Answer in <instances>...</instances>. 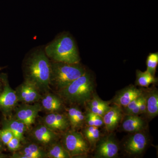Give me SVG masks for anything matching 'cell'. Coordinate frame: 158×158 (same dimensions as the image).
<instances>
[{
    "instance_id": "cell-28",
    "label": "cell",
    "mask_w": 158,
    "mask_h": 158,
    "mask_svg": "<svg viewBox=\"0 0 158 158\" xmlns=\"http://www.w3.org/2000/svg\"><path fill=\"white\" fill-rule=\"evenodd\" d=\"M21 141L19 138L14 136L8 142V144H6V145L9 150L15 152L19 150L21 147Z\"/></svg>"
},
{
    "instance_id": "cell-29",
    "label": "cell",
    "mask_w": 158,
    "mask_h": 158,
    "mask_svg": "<svg viewBox=\"0 0 158 158\" xmlns=\"http://www.w3.org/2000/svg\"><path fill=\"white\" fill-rule=\"evenodd\" d=\"M146 108H147V104H146V91L145 89L144 96L141 100L140 106H139L140 115L141 114L145 115L146 112Z\"/></svg>"
},
{
    "instance_id": "cell-21",
    "label": "cell",
    "mask_w": 158,
    "mask_h": 158,
    "mask_svg": "<svg viewBox=\"0 0 158 158\" xmlns=\"http://www.w3.org/2000/svg\"><path fill=\"white\" fill-rule=\"evenodd\" d=\"M3 128L10 130L14 136L19 138L21 142L24 140V135L26 131L28 129L23 123L15 118L5 121Z\"/></svg>"
},
{
    "instance_id": "cell-17",
    "label": "cell",
    "mask_w": 158,
    "mask_h": 158,
    "mask_svg": "<svg viewBox=\"0 0 158 158\" xmlns=\"http://www.w3.org/2000/svg\"><path fill=\"white\" fill-rule=\"evenodd\" d=\"M41 105L42 109L49 113L62 112L65 107L64 102L59 95L52 93H46L41 97Z\"/></svg>"
},
{
    "instance_id": "cell-12",
    "label": "cell",
    "mask_w": 158,
    "mask_h": 158,
    "mask_svg": "<svg viewBox=\"0 0 158 158\" xmlns=\"http://www.w3.org/2000/svg\"><path fill=\"white\" fill-rule=\"evenodd\" d=\"M148 120L139 115H125L119 125V129L129 133L137 132L147 130Z\"/></svg>"
},
{
    "instance_id": "cell-10",
    "label": "cell",
    "mask_w": 158,
    "mask_h": 158,
    "mask_svg": "<svg viewBox=\"0 0 158 158\" xmlns=\"http://www.w3.org/2000/svg\"><path fill=\"white\" fill-rule=\"evenodd\" d=\"M144 89L137 88V86L130 85L116 92L111 100V104L119 106L123 109L129 103L143 93Z\"/></svg>"
},
{
    "instance_id": "cell-3",
    "label": "cell",
    "mask_w": 158,
    "mask_h": 158,
    "mask_svg": "<svg viewBox=\"0 0 158 158\" xmlns=\"http://www.w3.org/2000/svg\"><path fill=\"white\" fill-rule=\"evenodd\" d=\"M46 55L51 61L74 64L81 58L74 40L68 33H63L46 46Z\"/></svg>"
},
{
    "instance_id": "cell-31",
    "label": "cell",
    "mask_w": 158,
    "mask_h": 158,
    "mask_svg": "<svg viewBox=\"0 0 158 158\" xmlns=\"http://www.w3.org/2000/svg\"><path fill=\"white\" fill-rule=\"evenodd\" d=\"M3 143L1 141V138H0V151H1V149L2 148Z\"/></svg>"
},
{
    "instance_id": "cell-1",
    "label": "cell",
    "mask_w": 158,
    "mask_h": 158,
    "mask_svg": "<svg viewBox=\"0 0 158 158\" xmlns=\"http://www.w3.org/2000/svg\"><path fill=\"white\" fill-rule=\"evenodd\" d=\"M25 80L34 84L41 92H47L50 86L51 60L44 49L33 51L26 58L23 66Z\"/></svg>"
},
{
    "instance_id": "cell-19",
    "label": "cell",
    "mask_w": 158,
    "mask_h": 158,
    "mask_svg": "<svg viewBox=\"0 0 158 158\" xmlns=\"http://www.w3.org/2000/svg\"><path fill=\"white\" fill-rule=\"evenodd\" d=\"M69 121L72 129L78 130L81 129L85 125V113L77 105H71L65 109Z\"/></svg>"
},
{
    "instance_id": "cell-18",
    "label": "cell",
    "mask_w": 158,
    "mask_h": 158,
    "mask_svg": "<svg viewBox=\"0 0 158 158\" xmlns=\"http://www.w3.org/2000/svg\"><path fill=\"white\" fill-rule=\"evenodd\" d=\"M146 97V112L145 118L152 120L158 115V90L155 87L145 89Z\"/></svg>"
},
{
    "instance_id": "cell-26",
    "label": "cell",
    "mask_w": 158,
    "mask_h": 158,
    "mask_svg": "<svg viewBox=\"0 0 158 158\" xmlns=\"http://www.w3.org/2000/svg\"><path fill=\"white\" fill-rule=\"evenodd\" d=\"M148 72L155 76L158 64V52L151 53L148 56L146 62Z\"/></svg>"
},
{
    "instance_id": "cell-5",
    "label": "cell",
    "mask_w": 158,
    "mask_h": 158,
    "mask_svg": "<svg viewBox=\"0 0 158 158\" xmlns=\"http://www.w3.org/2000/svg\"><path fill=\"white\" fill-rule=\"evenodd\" d=\"M61 142L71 158L87 156L91 152L88 141L78 130L69 129L63 132Z\"/></svg>"
},
{
    "instance_id": "cell-15",
    "label": "cell",
    "mask_w": 158,
    "mask_h": 158,
    "mask_svg": "<svg viewBox=\"0 0 158 158\" xmlns=\"http://www.w3.org/2000/svg\"><path fill=\"white\" fill-rule=\"evenodd\" d=\"M36 143H28L21 146L15 152L11 157L13 158H46V150Z\"/></svg>"
},
{
    "instance_id": "cell-2",
    "label": "cell",
    "mask_w": 158,
    "mask_h": 158,
    "mask_svg": "<svg viewBox=\"0 0 158 158\" xmlns=\"http://www.w3.org/2000/svg\"><path fill=\"white\" fill-rule=\"evenodd\" d=\"M95 82L93 75L86 71L65 88L58 90V95L63 102L71 105L85 106L95 93Z\"/></svg>"
},
{
    "instance_id": "cell-13",
    "label": "cell",
    "mask_w": 158,
    "mask_h": 158,
    "mask_svg": "<svg viewBox=\"0 0 158 158\" xmlns=\"http://www.w3.org/2000/svg\"><path fill=\"white\" fill-rule=\"evenodd\" d=\"M31 137L35 143L40 145L48 146L59 141V133L54 131L43 124L38 125L31 131Z\"/></svg>"
},
{
    "instance_id": "cell-4",
    "label": "cell",
    "mask_w": 158,
    "mask_h": 158,
    "mask_svg": "<svg viewBox=\"0 0 158 158\" xmlns=\"http://www.w3.org/2000/svg\"><path fill=\"white\" fill-rule=\"evenodd\" d=\"M86 71L80 63L70 64L51 60L50 85L58 90H61Z\"/></svg>"
},
{
    "instance_id": "cell-6",
    "label": "cell",
    "mask_w": 158,
    "mask_h": 158,
    "mask_svg": "<svg viewBox=\"0 0 158 158\" xmlns=\"http://www.w3.org/2000/svg\"><path fill=\"white\" fill-rule=\"evenodd\" d=\"M146 131L130 133L121 145L119 144L126 155L136 157L144 153L149 143V136Z\"/></svg>"
},
{
    "instance_id": "cell-9",
    "label": "cell",
    "mask_w": 158,
    "mask_h": 158,
    "mask_svg": "<svg viewBox=\"0 0 158 158\" xmlns=\"http://www.w3.org/2000/svg\"><path fill=\"white\" fill-rule=\"evenodd\" d=\"M15 91L19 102L23 103H34L40 100L42 97L39 88L26 80L16 88Z\"/></svg>"
},
{
    "instance_id": "cell-23",
    "label": "cell",
    "mask_w": 158,
    "mask_h": 158,
    "mask_svg": "<svg viewBox=\"0 0 158 158\" xmlns=\"http://www.w3.org/2000/svg\"><path fill=\"white\" fill-rule=\"evenodd\" d=\"M158 78L152 75L147 70L142 72L139 70H136V81L135 85L141 88H147L151 85H156L158 84Z\"/></svg>"
},
{
    "instance_id": "cell-14",
    "label": "cell",
    "mask_w": 158,
    "mask_h": 158,
    "mask_svg": "<svg viewBox=\"0 0 158 158\" xmlns=\"http://www.w3.org/2000/svg\"><path fill=\"white\" fill-rule=\"evenodd\" d=\"M124 116L122 108L112 104L109 110L103 116L104 126L108 133L113 132L118 128Z\"/></svg>"
},
{
    "instance_id": "cell-22",
    "label": "cell",
    "mask_w": 158,
    "mask_h": 158,
    "mask_svg": "<svg viewBox=\"0 0 158 158\" xmlns=\"http://www.w3.org/2000/svg\"><path fill=\"white\" fill-rule=\"evenodd\" d=\"M82 135L88 141L90 145L91 152L93 151L96 143L102 135L99 127L94 126H90L85 125L82 128Z\"/></svg>"
},
{
    "instance_id": "cell-30",
    "label": "cell",
    "mask_w": 158,
    "mask_h": 158,
    "mask_svg": "<svg viewBox=\"0 0 158 158\" xmlns=\"http://www.w3.org/2000/svg\"><path fill=\"white\" fill-rule=\"evenodd\" d=\"M7 157V156L6 155L2 153L0 151V158H4Z\"/></svg>"
},
{
    "instance_id": "cell-8",
    "label": "cell",
    "mask_w": 158,
    "mask_h": 158,
    "mask_svg": "<svg viewBox=\"0 0 158 158\" xmlns=\"http://www.w3.org/2000/svg\"><path fill=\"white\" fill-rule=\"evenodd\" d=\"M42 108L40 104L23 103L15 110V118L22 122L28 129L34 124Z\"/></svg>"
},
{
    "instance_id": "cell-16",
    "label": "cell",
    "mask_w": 158,
    "mask_h": 158,
    "mask_svg": "<svg viewBox=\"0 0 158 158\" xmlns=\"http://www.w3.org/2000/svg\"><path fill=\"white\" fill-rule=\"evenodd\" d=\"M5 82L4 89L0 94V109L8 113L16 107L19 101L15 90L10 87L7 81Z\"/></svg>"
},
{
    "instance_id": "cell-11",
    "label": "cell",
    "mask_w": 158,
    "mask_h": 158,
    "mask_svg": "<svg viewBox=\"0 0 158 158\" xmlns=\"http://www.w3.org/2000/svg\"><path fill=\"white\" fill-rule=\"evenodd\" d=\"M42 124L50 129L56 132H64L70 127V123L65 113H50L43 118Z\"/></svg>"
},
{
    "instance_id": "cell-20",
    "label": "cell",
    "mask_w": 158,
    "mask_h": 158,
    "mask_svg": "<svg viewBox=\"0 0 158 158\" xmlns=\"http://www.w3.org/2000/svg\"><path fill=\"white\" fill-rule=\"evenodd\" d=\"M110 104L111 101L103 100L95 92L91 98L86 103L85 106L92 113L103 117L110 109Z\"/></svg>"
},
{
    "instance_id": "cell-24",
    "label": "cell",
    "mask_w": 158,
    "mask_h": 158,
    "mask_svg": "<svg viewBox=\"0 0 158 158\" xmlns=\"http://www.w3.org/2000/svg\"><path fill=\"white\" fill-rule=\"evenodd\" d=\"M46 150L47 158H71V157L68 152L64 148L61 142L59 141L50 144Z\"/></svg>"
},
{
    "instance_id": "cell-27",
    "label": "cell",
    "mask_w": 158,
    "mask_h": 158,
    "mask_svg": "<svg viewBox=\"0 0 158 158\" xmlns=\"http://www.w3.org/2000/svg\"><path fill=\"white\" fill-rule=\"evenodd\" d=\"M13 133L8 129L3 128L0 130V138L4 145H6L8 142L14 137Z\"/></svg>"
},
{
    "instance_id": "cell-7",
    "label": "cell",
    "mask_w": 158,
    "mask_h": 158,
    "mask_svg": "<svg viewBox=\"0 0 158 158\" xmlns=\"http://www.w3.org/2000/svg\"><path fill=\"white\" fill-rule=\"evenodd\" d=\"M102 135L92 152L95 158L117 157L120 149L119 143L113 132Z\"/></svg>"
},
{
    "instance_id": "cell-25",
    "label": "cell",
    "mask_w": 158,
    "mask_h": 158,
    "mask_svg": "<svg viewBox=\"0 0 158 158\" xmlns=\"http://www.w3.org/2000/svg\"><path fill=\"white\" fill-rule=\"evenodd\" d=\"M85 115V123L86 125L98 127L103 126V119L101 116L92 113L87 108H86Z\"/></svg>"
}]
</instances>
